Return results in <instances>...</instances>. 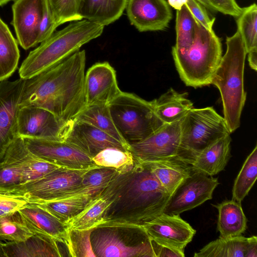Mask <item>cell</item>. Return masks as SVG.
<instances>
[{
    "instance_id": "16",
    "label": "cell",
    "mask_w": 257,
    "mask_h": 257,
    "mask_svg": "<svg viewBox=\"0 0 257 257\" xmlns=\"http://www.w3.org/2000/svg\"><path fill=\"white\" fill-rule=\"evenodd\" d=\"M63 140L91 158L108 148L130 151V148L91 124L76 118L66 124Z\"/></svg>"
},
{
    "instance_id": "25",
    "label": "cell",
    "mask_w": 257,
    "mask_h": 257,
    "mask_svg": "<svg viewBox=\"0 0 257 257\" xmlns=\"http://www.w3.org/2000/svg\"><path fill=\"white\" fill-rule=\"evenodd\" d=\"M153 102L157 115L164 123L180 120L194 108L193 103L188 98V93H179L172 88Z\"/></svg>"
},
{
    "instance_id": "41",
    "label": "cell",
    "mask_w": 257,
    "mask_h": 257,
    "mask_svg": "<svg viewBox=\"0 0 257 257\" xmlns=\"http://www.w3.org/2000/svg\"><path fill=\"white\" fill-rule=\"evenodd\" d=\"M57 27L49 2L46 0L43 14L38 29V43L48 38Z\"/></svg>"
},
{
    "instance_id": "3",
    "label": "cell",
    "mask_w": 257,
    "mask_h": 257,
    "mask_svg": "<svg viewBox=\"0 0 257 257\" xmlns=\"http://www.w3.org/2000/svg\"><path fill=\"white\" fill-rule=\"evenodd\" d=\"M104 27L82 19L55 31L31 51L23 61L19 70L20 77L30 78L62 62L79 51L83 45L100 36Z\"/></svg>"
},
{
    "instance_id": "24",
    "label": "cell",
    "mask_w": 257,
    "mask_h": 257,
    "mask_svg": "<svg viewBox=\"0 0 257 257\" xmlns=\"http://www.w3.org/2000/svg\"><path fill=\"white\" fill-rule=\"evenodd\" d=\"M59 242L33 234L20 242L7 241L4 246L7 257H61Z\"/></svg>"
},
{
    "instance_id": "19",
    "label": "cell",
    "mask_w": 257,
    "mask_h": 257,
    "mask_svg": "<svg viewBox=\"0 0 257 257\" xmlns=\"http://www.w3.org/2000/svg\"><path fill=\"white\" fill-rule=\"evenodd\" d=\"M46 0H16L12 6L13 26L17 40L25 50L34 47Z\"/></svg>"
},
{
    "instance_id": "5",
    "label": "cell",
    "mask_w": 257,
    "mask_h": 257,
    "mask_svg": "<svg viewBox=\"0 0 257 257\" xmlns=\"http://www.w3.org/2000/svg\"><path fill=\"white\" fill-rule=\"evenodd\" d=\"M176 68L182 81L195 88L211 84L222 57L220 38L199 23L192 44L181 51L172 50Z\"/></svg>"
},
{
    "instance_id": "32",
    "label": "cell",
    "mask_w": 257,
    "mask_h": 257,
    "mask_svg": "<svg viewBox=\"0 0 257 257\" xmlns=\"http://www.w3.org/2000/svg\"><path fill=\"white\" fill-rule=\"evenodd\" d=\"M107 204L106 199L100 193L91 199L80 212L64 224L67 229H93L101 224Z\"/></svg>"
},
{
    "instance_id": "48",
    "label": "cell",
    "mask_w": 257,
    "mask_h": 257,
    "mask_svg": "<svg viewBox=\"0 0 257 257\" xmlns=\"http://www.w3.org/2000/svg\"><path fill=\"white\" fill-rule=\"evenodd\" d=\"M4 244V242L0 240V257H7L5 251Z\"/></svg>"
},
{
    "instance_id": "11",
    "label": "cell",
    "mask_w": 257,
    "mask_h": 257,
    "mask_svg": "<svg viewBox=\"0 0 257 257\" xmlns=\"http://www.w3.org/2000/svg\"><path fill=\"white\" fill-rule=\"evenodd\" d=\"M219 184L217 178L192 171L171 195L163 213L180 214L211 199Z\"/></svg>"
},
{
    "instance_id": "28",
    "label": "cell",
    "mask_w": 257,
    "mask_h": 257,
    "mask_svg": "<svg viewBox=\"0 0 257 257\" xmlns=\"http://www.w3.org/2000/svg\"><path fill=\"white\" fill-rule=\"evenodd\" d=\"M171 195L192 172L191 166L179 158L145 163Z\"/></svg>"
},
{
    "instance_id": "4",
    "label": "cell",
    "mask_w": 257,
    "mask_h": 257,
    "mask_svg": "<svg viewBox=\"0 0 257 257\" xmlns=\"http://www.w3.org/2000/svg\"><path fill=\"white\" fill-rule=\"evenodd\" d=\"M226 51L211 79L219 90L223 105V118L230 134L240 124L246 98L243 76L246 52L238 31L226 39Z\"/></svg>"
},
{
    "instance_id": "15",
    "label": "cell",
    "mask_w": 257,
    "mask_h": 257,
    "mask_svg": "<svg viewBox=\"0 0 257 257\" xmlns=\"http://www.w3.org/2000/svg\"><path fill=\"white\" fill-rule=\"evenodd\" d=\"M25 79L0 81V161L17 137V115Z\"/></svg>"
},
{
    "instance_id": "23",
    "label": "cell",
    "mask_w": 257,
    "mask_h": 257,
    "mask_svg": "<svg viewBox=\"0 0 257 257\" xmlns=\"http://www.w3.org/2000/svg\"><path fill=\"white\" fill-rule=\"evenodd\" d=\"M194 257H256L257 237L241 235L220 237L209 242Z\"/></svg>"
},
{
    "instance_id": "30",
    "label": "cell",
    "mask_w": 257,
    "mask_h": 257,
    "mask_svg": "<svg viewBox=\"0 0 257 257\" xmlns=\"http://www.w3.org/2000/svg\"><path fill=\"white\" fill-rule=\"evenodd\" d=\"M96 127L131 148L116 128L111 117L108 104L85 106L75 117Z\"/></svg>"
},
{
    "instance_id": "36",
    "label": "cell",
    "mask_w": 257,
    "mask_h": 257,
    "mask_svg": "<svg viewBox=\"0 0 257 257\" xmlns=\"http://www.w3.org/2000/svg\"><path fill=\"white\" fill-rule=\"evenodd\" d=\"M33 235L18 211L0 217V240L23 241Z\"/></svg>"
},
{
    "instance_id": "40",
    "label": "cell",
    "mask_w": 257,
    "mask_h": 257,
    "mask_svg": "<svg viewBox=\"0 0 257 257\" xmlns=\"http://www.w3.org/2000/svg\"><path fill=\"white\" fill-rule=\"evenodd\" d=\"M82 0H48L58 27L68 22L82 20L79 9Z\"/></svg>"
},
{
    "instance_id": "44",
    "label": "cell",
    "mask_w": 257,
    "mask_h": 257,
    "mask_svg": "<svg viewBox=\"0 0 257 257\" xmlns=\"http://www.w3.org/2000/svg\"><path fill=\"white\" fill-rule=\"evenodd\" d=\"M217 12L233 17H237L241 13L240 7L235 0H210Z\"/></svg>"
},
{
    "instance_id": "29",
    "label": "cell",
    "mask_w": 257,
    "mask_h": 257,
    "mask_svg": "<svg viewBox=\"0 0 257 257\" xmlns=\"http://www.w3.org/2000/svg\"><path fill=\"white\" fill-rule=\"evenodd\" d=\"M95 196L73 192L53 201L34 204L64 223L80 212Z\"/></svg>"
},
{
    "instance_id": "2",
    "label": "cell",
    "mask_w": 257,
    "mask_h": 257,
    "mask_svg": "<svg viewBox=\"0 0 257 257\" xmlns=\"http://www.w3.org/2000/svg\"><path fill=\"white\" fill-rule=\"evenodd\" d=\"M84 50L78 51L33 77L25 79L19 107L45 109L62 123L73 120L85 106Z\"/></svg>"
},
{
    "instance_id": "47",
    "label": "cell",
    "mask_w": 257,
    "mask_h": 257,
    "mask_svg": "<svg viewBox=\"0 0 257 257\" xmlns=\"http://www.w3.org/2000/svg\"><path fill=\"white\" fill-rule=\"evenodd\" d=\"M203 6L205 8L212 12H217L216 8L210 0H196Z\"/></svg>"
},
{
    "instance_id": "35",
    "label": "cell",
    "mask_w": 257,
    "mask_h": 257,
    "mask_svg": "<svg viewBox=\"0 0 257 257\" xmlns=\"http://www.w3.org/2000/svg\"><path fill=\"white\" fill-rule=\"evenodd\" d=\"M237 31L242 39L247 54L257 52V6L253 3L242 8L236 17Z\"/></svg>"
},
{
    "instance_id": "37",
    "label": "cell",
    "mask_w": 257,
    "mask_h": 257,
    "mask_svg": "<svg viewBox=\"0 0 257 257\" xmlns=\"http://www.w3.org/2000/svg\"><path fill=\"white\" fill-rule=\"evenodd\" d=\"M97 166L110 167L117 171L132 166L135 160L130 151L115 148H108L98 153L92 158Z\"/></svg>"
},
{
    "instance_id": "39",
    "label": "cell",
    "mask_w": 257,
    "mask_h": 257,
    "mask_svg": "<svg viewBox=\"0 0 257 257\" xmlns=\"http://www.w3.org/2000/svg\"><path fill=\"white\" fill-rule=\"evenodd\" d=\"M117 172L110 167L97 166L87 171L83 177L80 187L100 193Z\"/></svg>"
},
{
    "instance_id": "50",
    "label": "cell",
    "mask_w": 257,
    "mask_h": 257,
    "mask_svg": "<svg viewBox=\"0 0 257 257\" xmlns=\"http://www.w3.org/2000/svg\"><path fill=\"white\" fill-rule=\"evenodd\" d=\"M0 217H1V216H0Z\"/></svg>"
},
{
    "instance_id": "1",
    "label": "cell",
    "mask_w": 257,
    "mask_h": 257,
    "mask_svg": "<svg viewBox=\"0 0 257 257\" xmlns=\"http://www.w3.org/2000/svg\"><path fill=\"white\" fill-rule=\"evenodd\" d=\"M107 204L98 226H143L163 213L171 197L149 165L117 171L101 192Z\"/></svg>"
},
{
    "instance_id": "9",
    "label": "cell",
    "mask_w": 257,
    "mask_h": 257,
    "mask_svg": "<svg viewBox=\"0 0 257 257\" xmlns=\"http://www.w3.org/2000/svg\"><path fill=\"white\" fill-rule=\"evenodd\" d=\"M92 168L78 170L62 167L2 193L22 198L30 203L53 201L79 188L83 176Z\"/></svg>"
},
{
    "instance_id": "43",
    "label": "cell",
    "mask_w": 257,
    "mask_h": 257,
    "mask_svg": "<svg viewBox=\"0 0 257 257\" xmlns=\"http://www.w3.org/2000/svg\"><path fill=\"white\" fill-rule=\"evenodd\" d=\"M196 20L203 27L212 31L215 18L211 19L205 8L196 0H187L185 4Z\"/></svg>"
},
{
    "instance_id": "7",
    "label": "cell",
    "mask_w": 257,
    "mask_h": 257,
    "mask_svg": "<svg viewBox=\"0 0 257 257\" xmlns=\"http://www.w3.org/2000/svg\"><path fill=\"white\" fill-rule=\"evenodd\" d=\"M90 241L95 257H155L143 226L97 227L91 232Z\"/></svg>"
},
{
    "instance_id": "49",
    "label": "cell",
    "mask_w": 257,
    "mask_h": 257,
    "mask_svg": "<svg viewBox=\"0 0 257 257\" xmlns=\"http://www.w3.org/2000/svg\"><path fill=\"white\" fill-rule=\"evenodd\" d=\"M12 0H0V6H3L7 4L8 2Z\"/></svg>"
},
{
    "instance_id": "38",
    "label": "cell",
    "mask_w": 257,
    "mask_h": 257,
    "mask_svg": "<svg viewBox=\"0 0 257 257\" xmlns=\"http://www.w3.org/2000/svg\"><path fill=\"white\" fill-rule=\"evenodd\" d=\"M93 229H67L65 245L68 256L95 257L90 241V234Z\"/></svg>"
},
{
    "instance_id": "46",
    "label": "cell",
    "mask_w": 257,
    "mask_h": 257,
    "mask_svg": "<svg viewBox=\"0 0 257 257\" xmlns=\"http://www.w3.org/2000/svg\"><path fill=\"white\" fill-rule=\"evenodd\" d=\"M167 2L169 6L177 11L186 4L187 0H167Z\"/></svg>"
},
{
    "instance_id": "8",
    "label": "cell",
    "mask_w": 257,
    "mask_h": 257,
    "mask_svg": "<svg viewBox=\"0 0 257 257\" xmlns=\"http://www.w3.org/2000/svg\"><path fill=\"white\" fill-rule=\"evenodd\" d=\"M180 128L181 148L189 165L199 153L215 141L230 134L223 117L212 107L192 108L181 119Z\"/></svg>"
},
{
    "instance_id": "14",
    "label": "cell",
    "mask_w": 257,
    "mask_h": 257,
    "mask_svg": "<svg viewBox=\"0 0 257 257\" xmlns=\"http://www.w3.org/2000/svg\"><path fill=\"white\" fill-rule=\"evenodd\" d=\"M143 226L151 240L183 252L196 233L180 214L163 213Z\"/></svg>"
},
{
    "instance_id": "10",
    "label": "cell",
    "mask_w": 257,
    "mask_h": 257,
    "mask_svg": "<svg viewBox=\"0 0 257 257\" xmlns=\"http://www.w3.org/2000/svg\"><path fill=\"white\" fill-rule=\"evenodd\" d=\"M180 120L164 123L145 139L131 144L130 152L134 160L148 163L179 158L187 162L180 145Z\"/></svg>"
},
{
    "instance_id": "31",
    "label": "cell",
    "mask_w": 257,
    "mask_h": 257,
    "mask_svg": "<svg viewBox=\"0 0 257 257\" xmlns=\"http://www.w3.org/2000/svg\"><path fill=\"white\" fill-rule=\"evenodd\" d=\"M20 56L17 40L0 18V81L7 80L16 70Z\"/></svg>"
},
{
    "instance_id": "21",
    "label": "cell",
    "mask_w": 257,
    "mask_h": 257,
    "mask_svg": "<svg viewBox=\"0 0 257 257\" xmlns=\"http://www.w3.org/2000/svg\"><path fill=\"white\" fill-rule=\"evenodd\" d=\"M18 212L33 234L65 244L66 227L47 211L34 203H27Z\"/></svg>"
},
{
    "instance_id": "6",
    "label": "cell",
    "mask_w": 257,
    "mask_h": 257,
    "mask_svg": "<svg viewBox=\"0 0 257 257\" xmlns=\"http://www.w3.org/2000/svg\"><path fill=\"white\" fill-rule=\"evenodd\" d=\"M108 105L116 128L130 145L145 139L164 124L155 112L153 100L135 94L122 91Z\"/></svg>"
},
{
    "instance_id": "13",
    "label": "cell",
    "mask_w": 257,
    "mask_h": 257,
    "mask_svg": "<svg viewBox=\"0 0 257 257\" xmlns=\"http://www.w3.org/2000/svg\"><path fill=\"white\" fill-rule=\"evenodd\" d=\"M66 124L45 109L20 107L17 115V136L63 141Z\"/></svg>"
},
{
    "instance_id": "12",
    "label": "cell",
    "mask_w": 257,
    "mask_h": 257,
    "mask_svg": "<svg viewBox=\"0 0 257 257\" xmlns=\"http://www.w3.org/2000/svg\"><path fill=\"white\" fill-rule=\"evenodd\" d=\"M22 138L32 154L53 164L78 170L99 166L89 156L64 141L29 137Z\"/></svg>"
},
{
    "instance_id": "33",
    "label": "cell",
    "mask_w": 257,
    "mask_h": 257,
    "mask_svg": "<svg viewBox=\"0 0 257 257\" xmlns=\"http://www.w3.org/2000/svg\"><path fill=\"white\" fill-rule=\"evenodd\" d=\"M199 22L186 5L177 10L176 17V43L172 50L181 51L193 42L198 30Z\"/></svg>"
},
{
    "instance_id": "45",
    "label": "cell",
    "mask_w": 257,
    "mask_h": 257,
    "mask_svg": "<svg viewBox=\"0 0 257 257\" xmlns=\"http://www.w3.org/2000/svg\"><path fill=\"white\" fill-rule=\"evenodd\" d=\"M155 257H184V252L159 244L152 240Z\"/></svg>"
},
{
    "instance_id": "17",
    "label": "cell",
    "mask_w": 257,
    "mask_h": 257,
    "mask_svg": "<svg viewBox=\"0 0 257 257\" xmlns=\"http://www.w3.org/2000/svg\"><path fill=\"white\" fill-rule=\"evenodd\" d=\"M125 9L132 25L141 32L164 30L172 18L166 0H127Z\"/></svg>"
},
{
    "instance_id": "27",
    "label": "cell",
    "mask_w": 257,
    "mask_h": 257,
    "mask_svg": "<svg viewBox=\"0 0 257 257\" xmlns=\"http://www.w3.org/2000/svg\"><path fill=\"white\" fill-rule=\"evenodd\" d=\"M213 206L218 211L217 229L220 233L219 237L237 236L245 231L247 220L241 203L232 199Z\"/></svg>"
},
{
    "instance_id": "20",
    "label": "cell",
    "mask_w": 257,
    "mask_h": 257,
    "mask_svg": "<svg viewBox=\"0 0 257 257\" xmlns=\"http://www.w3.org/2000/svg\"><path fill=\"white\" fill-rule=\"evenodd\" d=\"M28 149L23 138L17 137L0 161V193L30 181L26 156Z\"/></svg>"
},
{
    "instance_id": "34",
    "label": "cell",
    "mask_w": 257,
    "mask_h": 257,
    "mask_svg": "<svg viewBox=\"0 0 257 257\" xmlns=\"http://www.w3.org/2000/svg\"><path fill=\"white\" fill-rule=\"evenodd\" d=\"M256 177L257 146L255 145L235 179L232 191V199L241 203L253 186Z\"/></svg>"
},
{
    "instance_id": "18",
    "label": "cell",
    "mask_w": 257,
    "mask_h": 257,
    "mask_svg": "<svg viewBox=\"0 0 257 257\" xmlns=\"http://www.w3.org/2000/svg\"><path fill=\"white\" fill-rule=\"evenodd\" d=\"M85 106L108 104L121 92L114 68L107 62L93 65L85 74Z\"/></svg>"
},
{
    "instance_id": "22",
    "label": "cell",
    "mask_w": 257,
    "mask_h": 257,
    "mask_svg": "<svg viewBox=\"0 0 257 257\" xmlns=\"http://www.w3.org/2000/svg\"><path fill=\"white\" fill-rule=\"evenodd\" d=\"M230 135L219 138L199 153L190 163L192 170L209 176L223 170L231 157Z\"/></svg>"
},
{
    "instance_id": "26",
    "label": "cell",
    "mask_w": 257,
    "mask_h": 257,
    "mask_svg": "<svg viewBox=\"0 0 257 257\" xmlns=\"http://www.w3.org/2000/svg\"><path fill=\"white\" fill-rule=\"evenodd\" d=\"M127 0H82L79 15L82 19L103 26L118 19L125 9Z\"/></svg>"
},
{
    "instance_id": "42",
    "label": "cell",
    "mask_w": 257,
    "mask_h": 257,
    "mask_svg": "<svg viewBox=\"0 0 257 257\" xmlns=\"http://www.w3.org/2000/svg\"><path fill=\"white\" fill-rule=\"evenodd\" d=\"M28 202L23 198L0 193V216L18 211Z\"/></svg>"
}]
</instances>
